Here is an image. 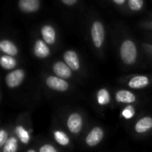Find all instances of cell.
Returning a JSON list of instances; mask_svg holds the SVG:
<instances>
[{"label": "cell", "mask_w": 152, "mask_h": 152, "mask_svg": "<svg viewBox=\"0 0 152 152\" xmlns=\"http://www.w3.org/2000/svg\"><path fill=\"white\" fill-rule=\"evenodd\" d=\"M119 57L122 64L127 67L134 66L139 59V50L135 41L130 38H124L119 45Z\"/></svg>", "instance_id": "6da1fadb"}, {"label": "cell", "mask_w": 152, "mask_h": 152, "mask_svg": "<svg viewBox=\"0 0 152 152\" xmlns=\"http://www.w3.org/2000/svg\"><path fill=\"white\" fill-rule=\"evenodd\" d=\"M106 37V27L103 22L99 19H93L90 26V39L92 47L98 52H102L104 50Z\"/></svg>", "instance_id": "7a4b0ae2"}, {"label": "cell", "mask_w": 152, "mask_h": 152, "mask_svg": "<svg viewBox=\"0 0 152 152\" xmlns=\"http://www.w3.org/2000/svg\"><path fill=\"white\" fill-rule=\"evenodd\" d=\"M125 83L132 90H142L152 83V76L148 74H135L125 79Z\"/></svg>", "instance_id": "3957f363"}, {"label": "cell", "mask_w": 152, "mask_h": 152, "mask_svg": "<svg viewBox=\"0 0 152 152\" xmlns=\"http://www.w3.org/2000/svg\"><path fill=\"white\" fill-rule=\"evenodd\" d=\"M63 60L73 71V72H81L82 60L78 52L74 49H67L63 54Z\"/></svg>", "instance_id": "277c9868"}, {"label": "cell", "mask_w": 152, "mask_h": 152, "mask_svg": "<svg viewBox=\"0 0 152 152\" xmlns=\"http://www.w3.org/2000/svg\"><path fill=\"white\" fill-rule=\"evenodd\" d=\"M47 86L56 91L59 92H65L70 89V83L67 80L60 78L56 75H50L46 79Z\"/></svg>", "instance_id": "5b68a950"}, {"label": "cell", "mask_w": 152, "mask_h": 152, "mask_svg": "<svg viewBox=\"0 0 152 152\" xmlns=\"http://www.w3.org/2000/svg\"><path fill=\"white\" fill-rule=\"evenodd\" d=\"M52 70L55 75L64 80H70L73 77V71L63 61H56L52 66Z\"/></svg>", "instance_id": "8992f818"}, {"label": "cell", "mask_w": 152, "mask_h": 152, "mask_svg": "<svg viewBox=\"0 0 152 152\" xmlns=\"http://www.w3.org/2000/svg\"><path fill=\"white\" fill-rule=\"evenodd\" d=\"M115 99L118 103L132 104L136 101L137 97L132 91L125 89H121L116 91V92L115 93Z\"/></svg>", "instance_id": "52a82bcc"}, {"label": "cell", "mask_w": 152, "mask_h": 152, "mask_svg": "<svg viewBox=\"0 0 152 152\" xmlns=\"http://www.w3.org/2000/svg\"><path fill=\"white\" fill-rule=\"evenodd\" d=\"M25 73L23 70H15L13 71L12 72L8 73L7 78H6V82L8 87L10 88H15L17 86H19L23 79H24Z\"/></svg>", "instance_id": "ba28073f"}, {"label": "cell", "mask_w": 152, "mask_h": 152, "mask_svg": "<svg viewBox=\"0 0 152 152\" xmlns=\"http://www.w3.org/2000/svg\"><path fill=\"white\" fill-rule=\"evenodd\" d=\"M40 32H41L42 39L49 46H52L56 42V31L52 25L50 24L43 25L40 30Z\"/></svg>", "instance_id": "9c48e42d"}, {"label": "cell", "mask_w": 152, "mask_h": 152, "mask_svg": "<svg viewBox=\"0 0 152 152\" xmlns=\"http://www.w3.org/2000/svg\"><path fill=\"white\" fill-rule=\"evenodd\" d=\"M67 126L70 132L72 133H78L82 130L83 118L78 113H73L70 115L67 120Z\"/></svg>", "instance_id": "30bf717a"}, {"label": "cell", "mask_w": 152, "mask_h": 152, "mask_svg": "<svg viewBox=\"0 0 152 152\" xmlns=\"http://www.w3.org/2000/svg\"><path fill=\"white\" fill-rule=\"evenodd\" d=\"M34 54L38 58H47L50 55L49 45L43 39H37L34 44Z\"/></svg>", "instance_id": "8fae6325"}, {"label": "cell", "mask_w": 152, "mask_h": 152, "mask_svg": "<svg viewBox=\"0 0 152 152\" xmlns=\"http://www.w3.org/2000/svg\"><path fill=\"white\" fill-rule=\"evenodd\" d=\"M18 5L24 13H34L39 9L40 0H19Z\"/></svg>", "instance_id": "7c38bea8"}, {"label": "cell", "mask_w": 152, "mask_h": 152, "mask_svg": "<svg viewBox=\"0 0 152 152\" xmlns=\"http://www.w3.org/2000/svg\"><path fill=\"white\" fill-rule=\"evenodd\" d=\"M103 138V131L99 127L93 128L86 138V142L89 146H96Z\"/></svg>", "instance_id": "4fadbf2b"}, {"label": "cell", "mask_w": 152, "mask_h": 152, "mask_svg": "<svg viewBox=\"0 0 152 152\" xmlns=\"http://www.w3.org/2000/svg\"><path fill=\"white\" fill-rule=\"evenodd\" d=\"M96 99L99 105L100 106H106L109 104L111 100V95L109 91L107 88H100L98 90L96 93Z\"/></svg>", "instance_id": "5bb4252c"}, {"label": "cell", "mask_w": 152, "mask_h": 152, "mask_svg": "<svg viewBox=\"0 0 152 152\" xmlns=\"http://www.w3.org/2000/svg\"><path fill=\"white\" fill-rule=\"evenodd\" d=\"M151 128H152V118L149 116L142 117L135 124V130L139 133L145 132Z\"/></svg>", "instance_id": "9a60e30c"}, {"label": "cell", "mask_w": 152, "mask_h": 152, "mask_svg": "<svg viewBox=\"0 0 152 152\" xmlns=\"http://www.w3.org/2000/svg\"><path fill=\"white\" fill-rule=\"evenodd\" d=\"M0 49H1L4 53L9 55V56H16L18 53V49L16 46L9 41V40H2L0 42Z\"/></svg>", "instance_id": "2e32d148"}, {"label": "cell", "mask_w": 152, "mask_h": 152, "mask_svg": "<svg viewBox=\"0 0 152 152\" xmlns=\"http://www.w3.org/2000/svg\"><path fill=\"white\" fill-rule=\"evenodd\" d=\"M145 0H127V9L132 13H139L143 10Z\"/></svg>", "instance_id": "e0dca14e"}, {"label": "cell", "mask_w": 152, "mask_h": 152, "mask_svg": "<svg viewBox=\"0 0 152 152\" xmlns=\"http://www.w3.org/2000/svg\"><path fill=\"white\" fill-rule=\"evenodd\" d=\"M0 64L3 68L10 70L16 66V60L12 56H3L0 58Z\"/></svg>", "instance_id": "ac0fdd59"}, {"label": "cell", "mask_w": 152, "mask_h": 152, "mask_svg": "<svg viewBox=\"0 0 152 152\" xmlns=\"http://www.w3.org/2000/svg\"><path fill=\"white\" fill-rule=\"evenodd\" d=\"M17 150V140L12 137L7 140L4 147V152H16Z\"/></svg>", "instance_id": "d6986e66"}, {"label": "cell", "mask_w": 152, "mask_h": 152, "mask_svg": "<svg viewBox=\"0 0 152 152\" xmlns=\"http://www.w3.org/2000/svg\"><path fill=\"white\" fill-rule=\"evenodd\" d=\"M54 136H55V139L56 140L61 144V145H67L69 143V138L67 137V135L63 132H60V131H56L54 133Z\"/></svg>", "instance_id": "ffe728a7"}, {"label": "cell", "mask_w": 152, "mask_h": 152, "mask_svg": "<svg viewBox=\"0 0 152 152\" xmlns=\"http://www.w3.org/2000/svg\"><path fill=\"white\" fill-rule=\"evenodd\" d=\"M16 133L18 134V136H19V138H20V140H21L22 142L26 143V144L29 142V140H30V135H29L28 132L23 127L18 126L16 128Z\"/></svg>", "instance_id": "44dd1931"}, {"label": "cell", "mask_w": 152, "mask_h": 152, "mask_svg": "<svg viewBox=\"0 0 152 152\" xmlns=\"http://www.w3.org/2000/svg\"><path fill=\"white\" fill-rule=\"evenodd\" d=\"M122 116L125 119H131L135 115V109H134V107L132 106L131 104H129L128 106H126L123 110H122V113H121Z\"/></svg>", "instance_id": "7402d4cb"}, {"label": "cell", "mask_w": 152, "mask_h": 152, "mask_svg": "<svg viewBox=\"0 0 152 152\" xmlns=\"http://www.w3.org/2000/svg\"><path fill=\"white\" fill-rule=\"evenodd\" d=\"M111 2L117 7H120L123 9L125 8L127 5V0H111Z\"/></svg>", "instance_id": "603a6c76"}, {"label": "cell", "mask_w": 152, "mask_h": 152, "mask_svg": "<svg viewBox=\"0 0 152 152\" xmlns=\"http://www.w3.org/2000/svg\"><path fill=\"white\" fill-rule=\"evenodd\" d=\"M60 1L62 4H64V6L69 7H75L79 3V0H60Z\"/></svg>", "instance_id": "cb8c5ba5"}, {"label": "cell", "mask_w": 152, "mask_h": 152, "mask_svg": "<svg viewBox=\"0 0 152 152\" xmlns=\"http://www.w3.org/2000/svg\"><path fill=\"white\" fill-rule=\"evenodd\" d=\"M7 140L8 139H7V132H5L4 130H1V131H0V147L3 146L7 142Z\"/></svg>", "instance_id": "d4e9b609"}, {"label": "cell", "mask_w": 152, "mask_h": 152, "mask_svg": "<svg viewBox=\"0 0 152 152\" xmlns=\"http://www.w3.org/2000/svg\"><path fill=\"white\" fill-rule=\"evenodd\" d=\"M142 47L143 48L145 49V51L147 52V54L152 58V44L151 43H146V42H143L142 44Z\"/></svg>", "instance_id": "484cf974"}, {"label": "cell", "mask_w": 152, "mask_h": 152, "mask_svg": "<svg viewBox=\"0 0 152 152\" xmlns=\"http://www.w3.org/2000/svg\"><path fill=\"white\" fill-rule=\"evenodd\" d=\"M39 152H56V150L51 145H44L40 148Z\"/></svg>", "instance_id": "4316f807"}, {"label": "cell", "mask_w": 152, "mask_h": 152, "mask_svg": "<svg viewBox=\"0 0 152 152\" xmlns=\"http://www.w3.org/2000/svg\"><path fill=\"white\" fill-rule=\"evenodd\" d=\"M141 27L145 30H148V31H152V20H148V21H146V22H143L141 24Z\"/></svg>", "instance_id": "83f0119b"}, {"label": "cell", "mask_w": 152, "mask_h": 152, "mask_svg": "<svg viewBox=\"0 0 152 152\" xmlns=\"http://www.w3.org/2000/svg\"><path fill=\"white\" fill-rule=\"evenodd\" d=\"M28 152H35V151H34V150H32V149H31V150H29Z\"/></svg>", "instance_id": "f1b7e54d"}, {"label": "cell", "mask_w": 152, "mask_h": 152, "mask_svg": "<svg viewBox=\"0 0 152 152\" xmlns=\"http://www.w3.org/2000/svg\"><path fill=\"white\" fill-rule=\"evenodd\" d=\"M151 1H152V0H151Z\"/></svg>", "instance_id": "f546056e"}]
</instances>
